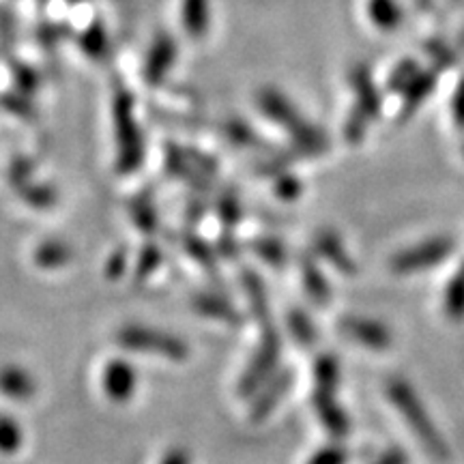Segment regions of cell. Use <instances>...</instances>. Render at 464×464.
<instances>
[{"instance_id": "2e32d148", "label": "cell", "mask_w": 464, "mask_h": 464, "mask_svg": "<svg viewBox=\"0 0 464 464\" xmlns=\"http://www.w3.org/2000/svg\"><path fill=\"white\" fill-rule=\"evenodd\" d=\"M191 305L194 310L198 312L202 316L208 318H216V321H224L228 324H241L243 318L239 312L235 310V305L230 301H226L219 295H211V293H200L191 299Z\"/></svg>"}, {"instance_id": "484cf974", "label": "cell", "mask_w": 464, "mask_h": 464, "mask_svg": "<svg viewBox=\"0 0 464 464\" xmlns=\"http://www.w3.org/2000/svg\"><path fill=\"white\" fill-rule=\"evenodd\" d=\"M161 258H164V254H161V249L158 246H144L142 252L138 254L136 269H133V280L138 284L147 282L149 277L160 269Z\"/></svg>"}, {"instance_id": "b9f144b4", "label": "cell", "mask_w": 464, "mask_h": 464, "mask_svg": "<svg viewBox=\"0 0 464 464\" xmlns=\"http://www.w3.org/2000/svg\"><path fill=\"white\" fill-rule=\"evenodd\" d=\"M372 464H409V458H406L404 451L390 450V451H385L381 458H376Z\"/></svg>"}, {"instance_id": "f35d334b", "label": "cell", "mask_w": 464, "mask_h": 464, "mask_svg": "<svg viewBox=\"0 0 464 464\" xmlns=\"http://www.w3.org/2000/svg\"><path fill=\"white\" fill-rule=\"evenodd\" d=\"M219 216H222V219L228 226H232L241 218V205L235 194L222 196V200H219Z\"/></svg>"}, {"instance_id": "52a82bcc", "label": "cell", "mask_w": 464, "mask_h": 464, "mask_svg": "<svg viewBox=\"0 0 464 464\" xmlns=\"http://www.w3.org/2000/svg\"><path fill=\"white\" fill-rule=\"evenodd\" d=\"M340 332L370 351H387L393 342L385 324L363 316H344L340 321Z\"/></svg>"}, {"instance_id": "60d3db41", "label": "cell", "mask_w": 464, "mask_h": 464, "mask_svg": "<svg viewBox=\"0 0 464 464\" xmlns=\"http://www.w3.org/2000/svg\"><path fill=\"white\" fill-rule=\"evenodd\" d=\"M125 263H127V258H125V252L123 249H121V252H116L112 258L108 260V265H106V274H108V277H121V274H123L125 271Z\"/></svg>"}, {"instance_id": "cb8c5ba5", "label": "cell", "mask_w": 464, "mask_h": 464, "mask_svg": "<svg viewBox=\"0 0 464 464\" xmlns=\"http://www.w3.org/2000/svg\"><path fill=\"white\" fill-rule=\"evenodd\" d=\"M316 376V390L318 392H332L335 393V387L340 382V363L334 355H321L316 359L314 365Z\"/></svg>"}, {"instance_id": "7bdbcfd3", "label": "cell", "mask_w": 464, "mask_h": 464, "mask_svg": "<svg viewBox=\"0 0 464 464\" xmlns=\"http://www.w3.org/2000/svg\"><path fill=\"white\" fill-rule=\"evenodd\" d=\"M161 464H191V456L185 450H170Z\"/></svg>"}, {"instance_id": "836d02e7", "label": "cell", "mask_w": 464, "mask_h": 464, "mask_svg": "<svg viewBox=\"0 0 464 464\" xmlns=\"http://www.w3.org/2000/svg\"><path fill=\"white\" fill-rule=\"evenodd\" d=\"M80 45H82V50L86 52V54L103 56L108 48L106 31H103L100 24H92L89 31H84L82 34H80Z\"/></svg>"}, {"instance_id": "9a60e30c", "label": "cell", "mask_w": 464, "mask_h": 464, "mask_svg": "<svg viewBox=\"0 0 464 464\" xmlns=\"http://www.w3.org/2000/svg\"><path fill=\"white\" fill-rule=\"evenodd\" d=\"M0 392L15 402H26L37 393V382L24 368L17 365H5L0 370Z\"/></svg>"}, {"instance_id": "bcb514c9", "label": "cell", "mask_w": 464, "mask_h": 464, "mask_svg": "<svg viewBox=\"0 0 464 464\" xmlns=\"http://www.w3.org/2000/svg\"><path fill=\"white\" fill-rule=\"evenodd\" d=\"M460 44L464 45V28H462V34H460Z\"/></svg>"}, {"instance_id": "7c38bea8", "label": "cell", "mask_w": 464, "mask_h": 464, "mask_svg": "<svg viewBox=\"0 0 464 464\" xmlns=\"http://www.w3.org/2000/svg\"><path fill=\"white\" fill-rule=\"evenodd\" d=\"M314 249H316L318 256L327 260L334 269L342 271V274L353 276L357 271L355 260H353L351 254H348L344 241H342L334 230L318 232V235L314 237Z\"/></svg>"}, {"instance_id": "603a6c76", "label": "cell", "mask_w": 464, "mask_h": 464, "mask_svg": "<svg viewBox=\"0 0 464 464\" xmlns=\"http://www.w3.org/2000/svg\"><path fill=\"white\" fill-rule=\"evenodd\" d=\"M243 286H246L249 305H252L254 314L258 318H266V314H269V299H266L263 280H260L254 271L246 269V274H243Z\"/></svg>"}, {"instance_id": "d6a6232c", "label": "cell", "mask_w": 464, "mask_h": 464, "mask_svg": "<svg viewBox=\"0 0 464 464\" xmlns=\"http://www.w3.org/2000/svg\"><path fill=\"white\" fill-rule=\"evenodd\" d=\"M426 50L432 61V67L437 69V72H443V69H450L456 65V52L451 50L445 42H440V39H432V42H428Z\"/></svg>"}, {"instance_id": "3957f363", "label": "cell", "mask_w": 464, "mask_h": 464, "mask_svg": "<svg viewBox=\"0 0 464 464\" xmlns=\"http://www.w3.org/2000/svg\"><path fill=\"white\" fill-rule=\"evenodd\" d=\"M282 340L280 334L274 327H265L263 338L258 342L256 353L249 359L247 368L243 370L239 379V396L254 398L260 392V387L271 379V372L280 362Z\"/></svg>"}, {"instance_id": "1f68e13d", "label": "cell", "mask_w": 464, "mask_h": 464, "mask_svg": "<svg viewBox=\"0 0 464 464\" xmlns=\"http://www.w3.org/2000/svg\"><path fill=\"white\" fill-rule=\"evenodd\" d=\"M130 213H131L133 222H136V226L140 230H144V232L158 230V213H155V208L149 200H144V198L133 200L130 207Z\"/></svg>"}, {"instance_id": "ffe728a7", "label": "cell", "mask_w": 464, "mask_h": 464, "mask_svg": "<svg viewBox=\"0 0 464 464\" xmlns=\"http://www.w3.org/2000/svg\"><path fill=\"white\" fill-rule=\"evenodd\" d=\"M368 15L381 31H393L402 24V7L398 0H368Z\"/></svg>"}, {"instance_id": "8992f818", "label": "cell", "mask_w": 464, "mask_h": 464, "mask_svg": "<svg viewBox=\"0 0 464 464\" xmlns=\"http://www.w3.org/2000/svg\"><path fill=\"white\" fill-rule=\"evenodd\" d=\"M258 106L263 112L269 116L271 121L277 125H282L284 130L290 131V136H299L305 130L307 121L299 114V110L290 103L280 91L274 89H263L258 92Z\"/></svg>"}, {"instance_id": "277c9868", "label": "cell", "mask_w": 464, "mask_h": 464, "mask_svg": "<svg viewBox=\"0 0 464 464\" xmlns=\"http://www.w3.org/2000/svg\"><path fill=\"white\" fill-rule=\"evenodd\" d=\"M116 342L123 348L138 353H150V355H160L181 362L188 357V344L179 340L177 335H170L166 332H158V329L140 327V324H127L116 334Z\"/></svg>"}, {"instance_id": "d6986e66", "label": "cell", "mask_w": 464, "mask_h": 464, "mask_svg": "<svg viewBox=\"0 0 464 464\" xmlns=\"http://www.w3.org/2000/svg\"><path fill=\"white\" fill-rule=\"evenodd\" d=\"M440 307H443V314L450 321H462L464 318V263L460 269L456 271L448 286L443 290V299H440Z\"/></svg>"}, {"instance_id": "d590c367", "label": "cell", "mask_w": 464, "mask_h": 464, "mask_svg": "<svg viewBox=\"0 0 464 464\" xmlns=\"http://www.w3.org/2000/svg\"><path fill=\"white\" fill-rule=\"evenodd\" d=\"M31 177H33V161L26 160V158H20L15 160L14 164L9 168V181L14 188H22V185L31 183Z\"/></svg>"}, {"instance_id": "e0dca14e", "label": "cell", "mask_w": 464, "mask_h": 464, "mask_svg": "<svg viewBox=\"0 0 464 464\" xmlns=\"http://www.w3.org/2000/svg\"><path fill=\"white\" fill-rule=\"evenodd\" d=\"M181 22L191 39H202L211 26V5L208 0H183Z\"/></svg>"}, {"instance_id": "7dc6e473", "label": "cell", "mask_w": 464, "mask_h": 464, "mask_svg": "<svg viewBox=\"0 0 464 464\" xmlns=\"http://www.w3.org/2000/svg\"><path fill=\"white\" fill-rule=\"evenodd\" d=\"M462 150H464V147H462Z\"/></svg>"}, {"instance_id": "d4e9b609", "label": "cell", "mask_w": 464, "mask_h": 464, "mask_svg": "<svg viewBox=\"0 0 464 464\" xmlns=\"http://www.w3.org/2000/svg\"><path fill=\"white\" fill-rule=\"evenodd\" d=\"M24 443V432L14 417L0 415V454H15Z\"/></svg>"}, {"instance_id": "7402d4cb", "label": "cell", "mask_w": 464, "mask_h": 464, "mask_svg": "<svg viewBox=\"0 0 464 464\" xmlns=\"http://www.w3.org/2000/svg\"><path fill=\"white\" fill-rule=\"evenodd\" d=\"M288 332L293 335L295 340L299 342L301 346H314L316 340H318V332L314 327V323H312V318L305 314L304 310H299V307H295L293 312L288 314Z\"/></svg>"}, {"instance_id": "f6af8a7d", "label": "cell", "mask_w": 464, "mask_h": 464, "mask_svg": "<svg viewBox=\"0 0 464 464\" xmlns=\"http://www.w3.org/2000/svg\"><path fill=\"white\" fill-rule=\"evenodd\" d=\"M417 5H420L421 9H430L432 7V0H417Z\"/></svg>"}, {"instance_id": "5b68a950", "label": "cell", "mask_w": 464, "mask_h": 464, "mask_svg": "<svg viewBox=\"0 0 464 464\" xmlns=\"http://www.w3.org/2000/svg\"><path fill=\"white\" fill-rule=\"evenodd\" d=\"M456 252V243L448 237H437V239L423 241L420 246L406 247L392 258V271L398 276L417 274V271H428L434 266L443 265L451 254Z\"/></svg>"}, {"instance_id": "30bf717a", "label": "cell", "mask_w": 464, "mask_h": 464, "mask_svg": "<svg viewBox=\"0 0 464 464\" xmlns=\"http://www.w3.org/2000/svg\"><path fill=\"white\" fill-rule=\"evenodd\" d=\"M348 80H351L353 92H355V108L362 110L370 121H374L382 110V95L379 86L374 84L372 73L368 72L365 65H355L351 69V73H348Z\"/></svg>"}, {"instance_id": "9c48e42d", "label": "cell", "mask_w": 464, "mask_h": 464, "mask_svg": "<svg viewBox=\"0 0 464 464\" xmlns=\"http://www.w3.org/2000/svg\"><path fill=\"white\" fill-rule=\"evenodd\" d=\"M138 385V374L127 362L112 359L102 374V387L114 402H127Z\"/></svg>"}, {"instance_id": "ba28073f", "label": "cell", "mask_w": 464, "mask_h": 464, "mask_svg": "<svg viewBox=\"0 0 464 464\" xmlns=\"http://www.w3.org/2000/svg\"><path fill=\"white\" fill-rule=\"evenodd\" d=\"M293 382H295V376L290 370H282V372L271 376V379L260 387L256 396H254L252 413H249L252 421H265L266 417L274 413V409L280 406L284 396H286L290 387H293Z\"/></svg>"}, {"instance_id": "ee69618b", "label": "cell", "mask_w": 464, "mask_h": 464, "mask_svg": "<svg viewBox=\"0 0 464 464\" xmlns=\"http://www.w3.org/2000/svg\"><path fill=\"white\" fill-rule=\"evenodd\" d=\"M222 252H224V256L226 258H232L237 254V246H235V241L230 239V237H226V239H222Z\"/></svg>"}, {"instance_id": "ac0fdd59", "label": "cell", "mask_w": 464, "mask_h": 464, "mask_svg": "<svg viewBox=\"0 0 464 464\" xmlns=\"http://www.w3.org/2000/svg\"><path fill=\"white\" fill-rule=\"evenodd\" d=\"M301 280H304L307 295H310L314 304L324 305L332 301V284L323 276V271L318 269L314 260L307 256L301 260Z\"/></svg>"}, {"instance_id": "44dd1931", "label": "cell", "mask_w": 464, "mask_h": 464, "mask_svg": "<svg viewBox=\"0 0 464 464\" xmlns=\"http://www.w3.org/2000/svg\"><path fill=\"white\" fill-rule=\"evenodd\" d=\"M72 260V249L63 241H45L34 249V263L44 269H58Z\"/></svg>"}, {"instance_id": "6da1fadb", "label": "cell", "mask_w": 464, "mask_h": 464, "mask_svg": "<svg viewBox=\"0 0 464 464\" xmlns=\"http://www.w3.org/2000/svg\"><path fill=\"white\" fill-rule=\"evenodd\" d=\"M385 396L393 404V409L400 411L406 426L411 428V432L415 434L417 440L421 443V448L428 451L437 460H445L450 458V448L445 443L443 434L439 432L437 423H434L432 415H428L426 406L417 396V392L409 382L402 379H392L385 385Z\"/></svg>"}, {"instance_id": "8fae6325", "label": "cell", "mask_w": 464, "mask_h": 464, "mask_svg": "<svg viewBox=\"0 0 464 464\" xmlns=\"http://www.w3.org/2000/svg\"><path fill=\"white\" fill-rule=\"evenodd\" d=\"M174 61H177V42L166 33L158 34L153 45H150L147 61H144V78H147V82H161L172 69Z\"/></svg>"}, {"instance_id": "5bb4252c", "label": "cell", "mask_w": 464, "mask_h": 464, "mask_svg": "<svg viewBox=\"0 0 464 464\" xmlns=\"http://www.w3.org/2000/svg\"><path fill=\"white\" fill-rule=\"evenodd\" d=\"M437 80H439V72L434 67L421 69V72L415 75V80L409 84V89L402 92L404 103L402 108H400V121L411 119V116L420 110L421 103L430 97L434 86H437Z\"/></svg>"}, {"instance_id": "8d00e7d4", "label": "cell", "mask_w": 464, "mask_h": 464, "mask_svg": "<svg viewBox=\"0 0 464 464\" xmlns=\"http://www.w3.org/2000/svg\"><path fill=\"white\" fill-rule=\"evenodd\" d=\"M226 131H228V138L235 144H241V147H249V144H256V136H254V131L249 130L246 123H241V121H230L228 125H226Z\"/></svg>"}, {"instance_id": "83f0119b", "label": "cell", "mask_w": 464, "mask_h": 464, "mask_svg": "<svg viewBox=\"0 0 464 464\" xmlns=\"http://www.w3.org/2000/svg\"><path fill=\"white\" fill-rule=\"evenodd\" d=\"M183 246H185V249H188V252L191 254V258H194L196 263L205 266V269L211 271V274H216V269H218L216 252H213V249L207 246V241H202L200 237L189 235V237H185Z\"/></svg>"}, {"instance_id": "74e56055", "label": "cell", "mask_w": 464, "mask_h": 464, "mask_svg": "<svg viewBox=\"0 0 464 464\" xmlns=\"http://www.w3.org/2000/svg\"><path fill=\"white\" fill-rule=\"evenodd\" d=\"M276 191L284 200H295L301 194L299 179L293 177V174H282V177L276 181Z\"/></svg>"}, {"instance_id": "f546056e", "label": "cell", "mask_w": 464, "mask_h": 464, "mask_svg": "<svg viewBox=\"0 0 464 464\" xmlns=\"http://www.w3.org/2000/svg\"><path fill=\"white\" fill-rule=\"evenodd\" d=\"M420 72H421V69L415 61H402L396 69H393L390 80H387V91L404 92L406 89H409V84L413 82L415 75Z\"/></svg>"}, {"instance_id": "7a4b0ae2", "label": "cell", "mask_w": 464, "mask_h": 464, "mask_svg": "<svg viewBox=\"0 0 464 464\" xmlns=\"http://www.w3.org/2000/svg\"><path fill=\"white\" fill-rule=\"evenodd\" d=\"M114 130H116V144H119V168L123 174H130L136 168H140L144 160V140L142 131L133 116V100L130 92L121 91L114 97Z\"/></svg>"}, {"instance_id": "4fadbf2b", "label": "cell", "mask_w": 464, "mask_h": 464, "mask_svg": "<svg viewBox=\"0 0 464 464\" xmlns=\"http://www.w3.org/2000/svg\"><path fill=\"white\" fill-rule=\"evenodd\" d=\"M314 409L318 420L327 428L334 437H346L351 432V421H348L346 411L335 402V393L332 392H314Z\"/></svg>"}, {"instance_id": "ab89813d", "label": "cell", "mask_w": 464, "mask_h": 464, "mask_svg": "<svg viewBox=\"0 0 464 464\" xmlns=\"http://www.w3.org/2000/svg\"><path fill=\"white\" fill-rule=\"evenodd\" d=\"M451 119L458 130H464V78L458 82L454 97H451Z\"/></svg>"}, {"instance_id": "4dcf8cb0", "label": "cell", "mask_w": 464, "mask_h": 464, "mask_svg": "<svg viewBox=\"0 0 464 464\" xmlns=\"http://www.w3.org/2000/svg\"><path fill=\"white\" fill-rule=\"evenodd\" d=\"M370 123H372V121H370L368 116L362 112V110L353 108L351 112H348V116H346L344 127H342L346 142H351V144L362 142L363 136H365V131H368V125Z\"/></svg>"}, {"instance_id": "f1b7e54d", "label": "cell", "mask_w": 464, "mask_h": 464, "mask_svg": "<svg viewBox=\"0 0 464 464\" xmlns=\"http://www.w3.org/2000/svg\"><path fill=\"white\" fill-rule=\"evenodd\" d=\"M17 191H20V196L28 202V205L37 208H48L56 202V191L48 188V185L26 183L22 185V188H17Z\"/></svg>"}, {"instance_id": "4316f807", "label": "cell", "mask_w": 464, "mask_h": 464, "mask_svg": "<svg viewBox=\"0 0 464 464\" xmlns=\"http://www.w3.org/2000/svg\"><path fill=\"white\" fill-rule=\"evenodd\" d=\"M252 249L271 266H284V263H286V247L277 239H271V237L256 239L252 243Z\"/></svg>"}, {"instance_id": "e575fe53", "label": "cell", "mask_w": 464, "mask_h": 464, "mask_svg": "<svg viewBox=\"0 0 464 464\" xmlns=\"http://www.w3.org/2000/svg\"><path fill=\"white\" fill-rule=\"evenodd\" d=\"M348 450L340 448V445H329V448L318 450L314 456L305 464H346L348 462Z\"/></svg>"}]
</instances>
